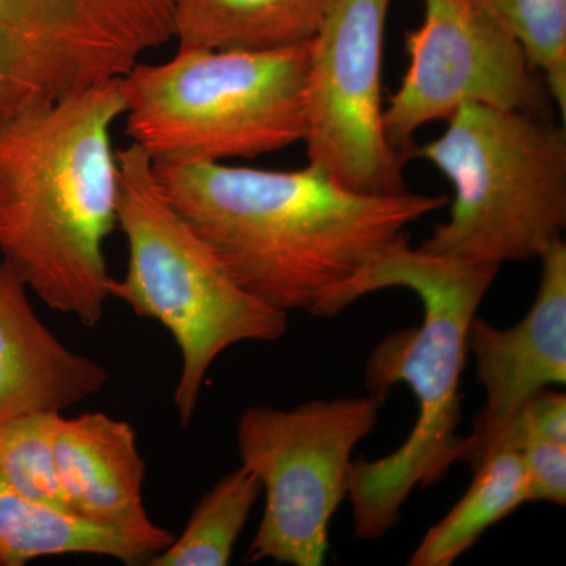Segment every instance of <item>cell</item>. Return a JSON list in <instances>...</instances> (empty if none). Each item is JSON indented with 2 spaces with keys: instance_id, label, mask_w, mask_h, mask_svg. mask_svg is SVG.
Segmentation results:
<instances>
[{
  "instance_id": "obj_18",
  "label": "cell",
  "mask_w": 566,
  "mask_h": 566,
  "mask_svg": "<svg viewBox=\"0 0 566 566\" xmlns=\"http://www.w3.org/2000/svg\"><path fill=\"white\" fill-rule=\"evenodd\" d=\"M523 44L553 102L566 114V0H474Z\"/></svg>"
},
{
  "instance_id": "obj_5",
  "label": "cell",
  "mask_w": 566,
  "mask_h": 566,
  "mask_svg": "<svg viewBox=\"0 0 566 566\" xmlns=\"http://www.w3.org/2000/svg\"><path fill=\"white\" fill-rule=\"evenodd\" d=\"M453 186L449 221L420 251L501 268L539 259L566 227V132L551 117L468 104L412 145Z\"/></svg>"
},
{
  "instance_id": "obj_13",
  "label": "cell",
  "mask_w": 566,
  "mask_h": 566,
  "mask_svg": "<svg viewBox=\"0 0 566 566\" xmlns=\"http://www.w3.org/2000/svg\"><path fill=\"white\" fill-rule=\"evenodd\" d=\"M334 0H175L178 51H268L307 43Z\"/></svg>"
},
{
  "instance_id": "obj_8",
  "label": "cell",
  "mask_w": 566,
  "mask_h": 566,
  "mask_svg": "<svg viewBox=\"0 0 566 566\" xmlns=\"http://www.w3.org/2000/svg\"><path fill=\"white\" fill-rule=\"evenodd\" d=\"M390 0H334L308 40L307 163L365 193L408 191L405 156L387 142L382 59Z\"/></svg>"
},
{
  "instance_id": "obj_15",
  "label": "cell",
  "mask_w": 566,
  "mask_h": 566,
  "mask_svg": "<svg viewBox=\"0 0 566 566\" xmlns=\"http://www.w3.org/2000/svg\"><path fill=\"white\" fill-rule=\"evenodd\" d=\"M526 476L517 450L497 449L474 469L463 497L424 534L408 564L450 566L488 528L526 504Z\"/></svg>"
},
{
  "instance_id": "obj_21",
  "label": "cell",
  "mask_w": 566,
  "mask_h": 566,
  "mask_svg": "<svg viewBox=\"0 0 566 566\" xmlns=\"http://www.w3.org/2000/svg\"><path fill=\"white\" fill-rule=\"evenodd\" d=\"M526 476L527 502H566V444L534 439L517 450Z\"/></svg>"
},
{
  "instance_id": "obj_2",
  "label": "cell",
  "mask_w": 566,
  "mask_h": 566,
  "mask_svg": "<svg viewBox=\"0 0 566 566\" xmlns=\"http://www.w3.org/2000/svg\"><path fill=\"white\" fill-rule=\"evenodd\" d=\"M125 111L120 77L0 117V260L87 327L111 297L104 244L120 191L111 129Z\"/></svg>"
},
{
  "instance_id": "obj_6",
  "label": "cell",
  "mask_w": 566,
  "mask_h": 566,
  "mask_svg": "<svg viewBox=\"0 0 566 566\" xmlns=\"http://www.w3.org/2000/svg\"><path fill=\"white\" fill-rule=\"evenodd\" d=\"M307 43L177 51L122 77L126 136L155 163L256 158L304 140Z\"/></svg>"
},
{
  "instance_id": "obj_7",
  "label": "cell",
  "mask_w": 566,
  "mask_h": 566,
  "mask_svg": "<svg viewBox=\"0 0 566 566\" xmlns=\"http://www.w3.org/2000/svg\"><path fill=\"white\" fill-rule=\"evenodd\" d=\"M382 406L385 400L367 394L293 409H245L238 450L264 494L249 562L324 565L331 521L348 494L354 449L374 431Z\"/></svg>"
},
{
  "instance_id": "obj_19",
  "label": "cell",
  "mask_w": 566,
  "mask_h": 566,
  "mask_svg": "<svg viewBox=\"0 0 566 566\" xmlns=\"http://www.w3.org/2000/svg\"><path fill=\"white\" fill-rule=\"evenodd\" d=\"M31 106L21 0H0V117Z\"/></svg>"
},
{
  "instance_id": "obj_1",
  "label": "cell",
  "mask_w": 566,
  "mask_h": 566,
  "mask_svg": "<svg viewBox=\"0 0 566 566\" xmlns=\"http://www.w3.org/2000/svg\"><path fill=\"white\" fill-rule=\"evenodd\" d=\"M153 174L244 290L285 314L326 318L340 314L345 290L411 223L449 203L409 189L357 192L308 163L279 172L153 161Z\"/></svg>"
},
{
  "instance_id": "obj_16",
  "label": "cell",
  "mask_w": 566,
  "mask_h": 566,
  "mask_svg": "<svg viewBox=\"0 0 566 566\" xmlns=\"http://www.w3.org/2000/svg\"><path fill=\"white\" fill-rule=\"evenodd\" d=\"M262 494V483L241 464L203 495L182 534L145 565H229L253 505Z\"/></svg>"
},
{
  "instance_id": "obj_10",
  "label": "cell",
  "mask_w": 566,
  "mask_h": 566,
  "mask_svg": "<svg viewBox=\"0 0 566 566\" xmlns=\"http://www.w3.org/2000/svg\"><path fill=\"white\" fill-rule=\"evenodd\" d=\"M542 281L526 316L509 329L474 316L468 333L485 403L464 436L460 463L472 471L501 441L528 398L566 382V245L560 240L539 256Z\"/></svg>"
},
{
  "instance_id": "obj_20",
  "label": "cell",
  "mask_w": 566,
  "mask_h": 566,
  "mask_svg": "<svg viewBox=\"0 0 566 566\" xmlns=\"http://www.w3.org/2000/svg\"><path fill=\"white\" fill-rule=\"evenodd\" d=\"M534 439L566 444V395L564 392L543 389L528 398L526 405L517 411L506 427L494 450H520L526 442Z\"/></svg>"
},
{
  "instance_id": "obj_14",
  "label": "cell",
  "mask_w": 566,
  "mask_h": 566,
  "mask_svg": "<svg viewBox=\"0 0 566 566\" xmlns=\"http://www.w3.org/2000/svg\"><path fill=\"white\" fill-rule=\"evenodd\" d=\"M66 554L145 565L158 549L136 536L36 504L0 479V566H22L35 558Z\"/></svg>"
},
{
  "instance_id": "obj_9",
  "label": "cell",
  "mask_w": 566,
  "mask_h": 566,
  "mask_svg": "<svg viewBox=\"0 0 566 566\" xmlns=\"http://www.w3.org/2000/svg\"><path fill=\"white\" fill-rule=\"evenodd\" d=\"M409 65L385 107L387 142L409 159L416 133L468 104L551 117L542 74L520 40L474 0H423V21L406 33Z\"/></svg>"
},
{
  "instance_id": "obj_12",
  "label": "cell",
  "mask_w": 566,
  "mask_h": 566,
  "mask_svg": "<svg viewBox=\"0 0 566 566\" xmlns=\"http://www.w3.org/2000/svg\"><path fill=\"white\" fill-rule=\"evenodd\" d=\"M109 371L71 352L33 311L28 286L0 260V423L62 412L102 392Z\"/></svg>"
},
{
  "instance_id": "obj_3",
  "label": "cell",
  "mask_w": 566,
  "mask_h": 566,
  "mask_svg": "<svg viewBox=\"0 0 566 566\" xmlns=\"http://www.w3.org/2000/svg\"><path fill=\"white\" fill-rule=\"evenodd\" d=\"M499 270L420 251L405 238L376 256L345 290L340 312L387 289L411 290L423 307L422 324L387 335L365 367L368 394L386 400L394 386L406 385L419 403V416L408 439L390 455L353 461L346 497L356 538L370 542L392 531L409 494L441 482L460 463V387L469 326Z\"/></svg>"
},
{
  "instance_id": "obj_11",
  "label": "cell",
  "mask_w": 566,
  "mask_h": 566,
  "mask_svg": "<svg viewBox=\"0 0 566 566\" xmlns=\"http://www.w3.org/2000/svg\"><path fill=\"white\" fill-rule=\"evenodd\" d=\"M55 465L70 515L136 536L158 553L174 542L145 510V463L132 423L104 412L63 417Z\"/></svg>"
},
{
  "instance_id": "obj_17",
  "label": "cell",
  "mask_w": 566,
  "mask_h": 566,
  "mask_svg": "<svg viewBox=\"0 0 566 566\" xmlns=\"http://www.w3.org/2000/svg\"><path fill=\"white\" fill-rule=\"evenodd\" d=\"M62 420V412L39 411L0 423V479L36 504L69 513L55 465Z\"/></svg>"
},
{
  "instance_id": "obj_4",
  "label": "cell",
  "mask_w": 566,
  "mask_h": 566,
  "mask_svg": "<svg viewBox=\"0 0 566 566\" xmlns=\"http://www.w3.org/2000/svg\"><path fill=\"white\" fill-rule=\"evenodd\" d=\"M117 153V226L128 266L111 297L169 331L181 356L174 405L182 427L196 416L211 365L243 342H275L289 314L264 304L227 271L210 245L164 196L150 155L132 144Z\"/></svg>"
}]
</instances>
